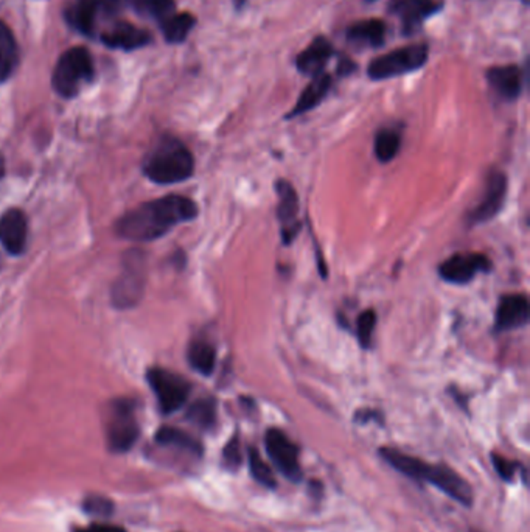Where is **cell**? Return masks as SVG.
Wrapping results in <instances>:
<instances>
[{"instance_id":"cell-1","label":"cell","mask_w":530,"mask_h":532,"mask_svg":"<svg viewBox=\"0 0 530 532\" xmlns=\"http://www.w3.org/2000/svg\"><path fill=\"white\" fill-rule=\"evenodd\" d=\"M198 206L190 198L170 195L136 208L117 223L119 235L134 242H151L173 227L195 220Z\"/></svg>"},{"instance_id":"cell-2","label":"cell","mask_w":530,"mask_h":532,"mask_svg":"<svg viewBox=\"0 0 530 532\" xmlns=\"http://www.w3.org/2000/svg\"><path fill=\"white\" fill-rule=\"evenodd\" d=\"M380 457L400 474H406L415 481H425L438 491L445 492L448 497L455 500L465 508L473 504L472 486L462 478L461 474L444 464L425 463L420 457H410L395 448H381Z\"/></svg>"},{"instance_id":"cell-3","label":"cell","mask_w":530,"mask_h":532,"mask_svg":"<svg viewBox=\"0 0 530 532\" xmlns=\"http://www.w3.org/2000/svg\"><path fill=\"white\" fill-rule=\"evenodd\" d=\"M144 172L157 184H176L190 178L195 172V159L182 142L165 139L146 156Z\"/></svg>"},{"instance_id":"cell-4","label":"cell","mask_w":530,"mask_h":532,"mask_svg":"<svg viewBox=\"0 0 530 532\" xmlns=\"http://www.w3.org/2000/svg\"><path fill=\"white\" fill-rule=\"evenodd\" d=\"M93 61L84 47H72L61 55L55 66L52 86L64 99H72L80 93L84 83L93 82Z\"/></svg>"},{"instance_id":"cell-5","label":"cell","mask_w":530,"mask_h":532,"mask_svg":"<svg viewBox=\"0 0 530 532\" xmlns=\"http://www.w3.org/2000/svg\"><path fill=\"white\" fill-rule=\"evenodd\" d=\"M428 55H429V50H428L427 44L402 47L398 50L375 58L367 69V75L374 82H381V80H389L393 76L410 74V72L419 70L425 66Z\"/></svg>"},{"instance_id":"cell-6","label":"cell","mask_w":530,"mask_h":532,"mask_svg":"<svg viewBox=\"0 0 530 532\" xmlns=\"http://www.w3.org/2000/svg\"><path fill=\"white\" fill-rule=\"evenodd\" d=\"M106 438L110 450L121 453L134 446L138 438V425L134 414V403L131 400H116L110 405Z\"/></svg>"},{"instance_id":"cell-7","label":"cell","mask_w":530,"mask_h":532,"mask_svg":"<svg viewBox=\"0 0 530 532\" xmlns=\"http://www.w3.org/2000/svg\"><path fill=\"white\" fill-rule=\"evenodd\" d=\"M151 389L156 394L157 402L163 414H172L174 411L181 410L190 395L191 385L184 377L178 376L170 370L155 369L148 370L146 374Z\"/></svg>"},{"instance_id":"cell-8","label":"cell","mask_w":530,"mask_h":532,"mask_svg":"<svg viewBox=\"0 0 530 532\" xmlns=\"http://www.w3.org/2000/svg\"><path fill=\"white\" fill-rule=\"evenodd\" d=\"M265 446L268 455L282 472L287 480L299 483L304 478L299 461V448L282 430L271 429L266 431Z\"/></svg>"},{"instance_id":"cell-9","label":"cell","mask_w":530,"mask_h":532,"mask_svg":"<svg viewBox=\"0 0 530 532\" xmlns=\"http://www.w3.org/2000/svg\"><path fill=\"white\" fill-rule=\"evenodd\" d=\"M508 197V178L499 170H491L485 181L484 193L478 206L468 214V225H484L501 212Z\"/></svg>"},{"instance_id":"cell-10","label":"cell","mask_w":530,"mask_h":532,"mask_svg":"<svg viewBox=\"0 0 530 532\" xmlns=\"http://www.w3.org/2000/svg\"><path fill=\"white\" fill-rule=\"evenodd\" d=\"M491 261L484 254H455L438 266V276L445 282L455 285H465L482 272H490Z\"/></svg>"},{"instance_id":"cell-11","label":"cell","mask_w":530,"mask_h":532,"mask_svg":"<svg viewBox=\"0 0 530 532\" xmlns=\"http://www.w3.org/2000/svg\"><path fill=\"white\" fill-rule=\"evenodd\" d=\"M276 191L278 198L277 217L282 226V238L285 244H289L297 237L302 227L299 221V197L288 181H277Z\"/></svg>"},{"instance_id":"cell-12","label":"cell","mask_w":530,"mask_h":532,"mask_svg":"<svg viewBox=\"0 0 530 532\" xmlns=\"http://www.w3.org/2000/svg\"><path fill=\"white\" fill-rule=\"evenodd\" d=\"M442 6L444 4L437 0H391L389 13L402 21L404 35H412Z\"/></svg>"},{"instance_id":"cell-13","label":"cell","mask_w":530,"mask_h":532,"mask_svg":"<svg viewBox=\"0 0 530 532\" xmlns=\"http://www.w3.org/2000/svg\"><path fill=\"white\" fill-rule=\"evenodd\" d=\"M529 299L526 295L502 296L496 308L495 329L498 332L521 329L529 324Z\"/></svg>"},{"instance_id":"cell-14","label":"cell","mask_w":530,"mask_h":532,"mask_svg":"<svg viewBox=\"0 0 530 532\" xmlns=\"http://www.w3.org/2000/svg\"><path fill=\"white\" fill-rule=\"evenodd\" d=\"M117 4L119 0H76L67 12V21L83 35L93 36L100 12H112Z\"/></svg>"},{"instance_id":"cell-15","label":"cell","mask_w":530,"mask_h":532,"mask_svg":"<svg viewBox=\"0 0 530 532\" xmlns=\"http://www.w3.org/2000/svg\"><path fill=\"white\" fill-rule=\"evenodd\" d=\"M27 218L25 215L12 208L0 217V244L13 255H21L27 246Z\"/></svg>"},{"instance_id":"cell-16","label":"cell","mask_w":530,"mask_h":532,"mask_svg":"<svg viewBox=\"0 0 530 532\" xmlns=\"http://www.w3.org/2000/svg\"><path fill=\"white\" fill-rule=\"evenodd\" d=\"M487 80L504 102H515L523 93V72L518 66H499L487 72Z\"/></svg>"},{"instance_id":"cell-17","label":"cell","mask_w":530,"mask_h":532,"mask_svg":"<svg viewBox=\"0 0 530 532\" xmlns=\"http://www.w3.org/2000/svg\"><path fill=\"white\" fill-rule=\"evenodd\" d=\"M104 46L121 50H136L148 46L151 35L144 29L134 27L133 23L119 22L102 36Z\"/></svg>"},{"instance_id":"cell-18","label":"cell","mask_w":530,"mask_h":532,"mask_svg":"<svg viewBox=\"0 0 530 532\" xmlns=\"http://www.w3.org/2000/svg\"><path fill=\"white\" fill-rule=\"evenodd\" d=\"M333 55V46L323 36H317L312 44L296 58V66L304 75L316 76L323 74V67Z\"/></svg>"},{"instance_id":"cell-19","label":"cell","mask_w":530,"mask_h":532,"mask_svg":"<svg viewBox=\"0 0 530 532\" xmlns=\"http://www.w3.org/2000/svg\"><path fill=\"white\" fill-rule=\"evenodd\" d=\"M347 41L353 46L378 47L384 46L386 41V23L380 19H369L361 22L353 23L347 30Z\"/></svg>"},{"instance_id":"cell-20","label":"cell","mask_w":530,"mask_h":532,"mask_svg":"<svg viewBox=\"0 0 530 532\" xmlns=\"http://www.w3.org/2000/svg\"><path fill=\"white\" fill-rule=\"evenodd\" d=\"M330 87H331V78L327 74H319V75L313 76L312 83L304 89V93H300L297 103L295 104V108L288 114V119L302 116L308 111L314 110L317 104L327 97Z\"/></svg>"},{"instance_id":"cell-21","label":"cell","mask_w":530,"mask_h":532,"mask_svg":"<svg viewBox=\"0 0 530 532\" xmlns=\"http://www.w3.org/2000/svg\"><path fill=\"white\" fill-rule=\"evenodd\" d=\"M18 66V44L12 29L0 21V83H5Z\"/></svg>"},{"instance_id":"cell-22","label":"cell","mask_w":530,"mask_h":532,"mask_svg":"<svg viewBox=\"0 0 530 532\" xmlns=\"http://www.w3.org/2000/svg\"><path fill=\"white\" fill-rule=\"evenodd\" d=\"M187 359L198 374L206 377L212 376L215 365H216V350L210 342L198 340V341L191 342L189 353H187Z\"/></svg>"},{"instance_id":"cell-23","label":"cell","mask_w":530,"mask_h":532,"mask_svg":"<svg viewBox=\"0 0 530 532\" xmlns=\"http://www.w3.org/2000/svg\"><path fill=\"white\" fill-rule=\"evenodd\" d=\"M402 146V131L397 128H383L375 136V156L380 163L387 164L397 157Z\"/></svg>"},{"instance_id":"cell-24","label":"cell","mask_w":530,"mask_h":532,"mask_svg":"<svg viewBox=\"0 0 530 532\" xmlns=\"http://www.w3.org/2000/svg\"><path fill=\"white\" fill-rule=\"evenodd\" d=\"M195 18L191 16L190 13H178V14H172L167 19L162 21V31L168 42L172 44H179L187 40V36L190 35L191 30L195 27Z\"/></svg>"},{"instance_id":"cell-25","label":"cell","mask_w":530,"mask_h":532,"mask_svg":"<svg viewBox=\"0 0 530 532\" xmlns=\"http://www.w3.org/2000/svg\"><path fill=\"white\" fill-rule=\"evenodd\" d=\"M156 440L161 446L178 447L181 450L189 451L191 455L201 457V442H198L190 434L185 433L182 430L172 429V427H163L156 434Z\"/></svg>"},{"instance_id":"cell-26","label":"cell","mask_w":530,"mask_h":532,"mask_svg":"<svg viewBox=\"0 0 530 532\" xmlns=\"http://www.w3.org/2000/svg\"><path fill=\"white\" fill-rule=\"evenodd\" d=\"M187 419L199 429H212L216 423V402L214 399L198 400L190 406Z\"/></svg>"},{"instance_id":"cell-27","label":"cell","mask_w":530,"mask_h":532,"mask_svg":"<svg viewBox=\"0 0 530 532\" xmlns=\"http://www.w3.org/2000/svg\"><path fill=\"white\" fill-rule=\"evenodd\" d=\"M249 469H251V474H252L255 480L259 481L261 486L268 487V489H276V474L272 472L271 467L265 463V459L261 457L259 450H255L254 447L249 448Z\"/></svg>"},{"instance_id":"cell-28","label":"cell","mask_w":530,"mask_h":532,"mask_svg":"<svg viewBox=\"0 0 530 532\" xmlns=\"http://www.w3.org/2000/svg\"><path fill=\"white\" fill-rule=\"evenodd\" d=\"M375 327H376V313L374 310H366L357 319V336L361 348L369 349L374 338Z\"/></svg>"},{"instance_id":"cell-29","label":"cell","mask_w":530,"mask_h":532,"mask_svg":"<svg viewBox=\"0 0 530 532\" xmlns=\"http://www.w3.org/2000/svg\"><path fill=\"white\" fill-rule=\"evenodd\" d=\"M138 2L155 18L161 19V22L163 19H167L170 14H173V0H138Z\"/></svg>"},{"instance_id":"cell-30","label":"cell","mask_w":530,"mask_h":532,"mask_svg":"<svg viewBox=\"0 0 530 532\" xmlns=\"http://www.w3.org/2000/svg\"><path fill=\"white\" fill-rule=\"evenodd\" d=\"M491 463H493L496 472L499 474V476H501L504 481H512L513 476L517 474V470H518L519 467L518 463L510 461L508 457H499V455H496V453L491 455Z\"/></svg>"},{"instance_id":"cell-31","label":"cell","mask_w":530,"mask_h":532,"mask_svg":"<svg viewBox=\"0 0 530 532\" xmlns=\"http://www.w3.org/2000/svg\"><path fill=\"white\" fill-rule=\"evenodd\" d=\"M84 510H86V512H89V514L106 517V515H110V512H112V503H110L108 498L89 497L86 501H84Z\"/></svg>"},{"instance_id":"cell-32","label":"cell","mask_w":530,"mask_h":532,"mask_svg":"<svg viewBox=\"0 0 530 532\" xmlns=\"http://www.w3.org/2000/svg\"><path fill=\"white\" fill-rule=\"evenodd\" d=\"M223 457H225L227 466L232 467V469H235V467H238L242 464V448H240V442H238L236 436L227 442Z\"/></svg>"},{"instance_id":"cell-33","label":"cell","mask_w":530,"mask_h":532,"mask_svg":"<svg viewBox=\"0 0 530 532\" xmlns=\"http://www.w3.org/2000/svg\"><path fill=\"white\" fill-rule=\"evenodd\" d=\"M75 532H127L123 528L114 525H93V527L80 528Z\"/></svg>"},{"instance_id":"cell-34","label":"cell","mask_w":530,"mask_h":532,"mask_svg":"<svg viewBox=\"0 0 530 532\" xmlns=\"http://www.w3.org/2000/svg\"><path fill=\"white\" fill-rule=\"evenodd\" d=\"M376 421V422H380L381 416L378 412H375L372 410H366V411H359L358 414H355V421H358L359 423H367L370 421Z\"/></svg>"},{"instance_id":"cell-35","label":"cell","mask_w":530,"mask_h":532,"mask_svg":"<svg viewBox=\"0 0 530 532\" xmlns=\"http://www.w3.org/2000/svg\"><path fill=\"white\" fill-rule=\"evenodd\" d=\"M355 69H357V66L350 59H340V66H338L340 75H349Z\"/></svg>"},{"instance_id":"cell-36","label":"cell","mask_w":530,"mask_h":532,"mask_svg":"<svg viewBox=\"0 0 530 532\" xmlns=\"http://www.w3.org/2000/svg\"><path fill=\"white\" fill-rule=\"evenodd\" d=\"M367 2H375V0H367Z\"/></svg>"},{"instance_id":"cell-37","label":"cell","mask_w":530,"mask_h":532,"mask_svg":"<svg viewBox=\"0 0 530 532\" xmlns=\"http://www.w3.org/2000/svg\"><path fill=\"white\" fill-rule=\"evenodd\" d=\"M472 532H478V531H472Z\"/></svg>"}]
</instances>
